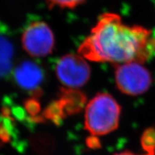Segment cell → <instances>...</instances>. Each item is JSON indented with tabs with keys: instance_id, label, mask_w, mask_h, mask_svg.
<instances>
[{
	"instance_id": "obj_2",
	"label": "cell",
	"mask_w": 155,
	"mask_h": 155,
	"mask_svg": "<svg viewBox=\"0 0 155 155\" xmlns=\"http://www.w3.org/2000/svg\"><path fill=\"white\" fill-rule=\"evenodd\" d=\"M121 106L111 95L98 93L87 104L85 128L93 136H103L119 127Z\"/></svg>"
},
{
	"instance_id": "obj_12",
	"label": "cell",
	"mask_w": 155,
	"mask_h": 155,
	"mask_svg": "<svg viewBox=\"0 0 155 155\" xmlns=\"http://www.w3.org/2000/svg\"><path fill=\"white\" fill-rule=\"evenodd\" d=\"M88 145L91 147H92V148H97V147H98V146L100 145V143L98 139L95 138V137H93L91 141V142H88Z\"/></svg>"
},
{
	"instance_id": "obj_6",
	"label": "cell",
	"mask_w": 155,
	"mask_h": 155,
	"mask_svg": "<svg viewBox=\"0 0 155 155\" xmlns=\"http://www.w3.org/2000/svg\"><path fill=\"white\" fill-rule=\"evenodd\" d=\"M86 102L84 94L77 89L61 88L60 97L46 108L44 116L58 124L66 116L78 113Z\"/></svg>"
},
{
	"instance_id": "obj_5",
	"label": "cell",
	"mask_w": 155,
	"mask_h": 155,
	"mask_svg": "<svg viewBox=\"0 0 155 155\" xmlns=\"http://www.w3.org/2000/svg\"><path fill=\"white\" fill-rule=\"evenodd\" d=\"M55 73L66 88L77 89L86 85L91 77V68L81 55L67 54L58 60Z\"/></svg>"
},
{
	"instance_id": "obj_11",
	"label": "cell",
	"mask_w": 155,
	"mask_h": 155,
	"mask_svg": "<svg viewBox=\"0 0 155 155\" xmlns=\"http://www.w3.org/2000/svg\"><path fill=\"white\" fill-rule=\"evenodd\" d=\"M114 155H139V154H134L133 152H129V151H126V152H122L120 153H117V154H115ZM140 155H155V153L154 152H146L145 154H140Z\"/></svg>"
},
{
	"instance_id": "obj_10",
	"label": "cell",
	"mask_w": 155,
	"mask_h": 155,
	"mask_svg": "<svg viewBox=\"0 0 155 155\" xmlns=\"http://www.w3.org/2000/svg\"><path fill=\"white\" fill-rule=\"evenodd\" d=\"M86 1V0H46V2L50 9H53L56 7L61 9H74Z\"/></svg>"
},
{
	"instance_id": "obj_8",
	"label": "cell",
	"mask_w": 155,
	"mask_h": 155,
	"mask_svg": "<svg viewBox=\"0 0 155 155\" xmlns=\"http://www.w3.org/2000/svg\"><path fill=\"white\" fill-rule=\"evenodd\" d=\"M13 55L12 42L5 37L0 36V78L5 76L10 71Z\"/></svg>"
},
{
	"instance_id": "obj_7",
	"label": "cell",
	"mask_w": 155,
	"mask_h": 155,
	"mask_svg": "<svg viewBox=\"0 0 155 155\" xmlns=\"http://www.w3.org/2000/svg\"><path fill=\"white\" fill-rule=\"evenodd\" d=\"M14 78L22 88L35 91L44 80V73L38 64L31 61H24L15 67Z\"/></svg>"
},
{
	"instance_id": "obj_9",
	"label": "cell",
	"mask_w": 155,
	"mask_h": 155,
	"mask_svg": "<svg viewBox=\"0 0 155 155\" xmlns=\"http://www.w3.org/2000/svg\"><path fill=\"white\" fill-rule=\"evenodd\" d=\"M141 144L146 152L155 153V129H147L143 133L141 139Z\"/></svg>"
},
{
	"instance_id": "obj_4",
	"label": "cell",
	"mask_w": 155,
	"mask_h": 155,
	"mask_svg": "<svg viewBox=\"0 0 155 155\" xmlns=\"http://www.w3.org/2000/svg\"><path fill=\"white\" fill-rule=\"evenodd\" d=\"M21 41L25 51L34 58L49 55L55 48L53 30L43 21L31 22L23 31Z\"/></svg>"
},
{
	"instance_id": "obj_1",
	"label": "cell",
	"mask_w": 155,
	"mask_h": 155,
	"mask_svg": "<svg viewBox=\"0 0 155 155\" xmlns=\"http://www.w3.org/2000/svg\"><path fill=\"white\" fill-rule=\"evenodd\" d=\"M78 51L85 59L98 63L142 64L155 53V39L150 30L124 24L119 15L107 12L98 17Z\"/></svg>"
},
{
	"instance_id": "obj_3",
	"label": "cell",
	"mask_w": 155,
	"mask_h": 155,
	"mask_svg": "<svg viewBox=\"0 0 155 155\" xmlns=\"http://www.w3.org/2000/svg\"><path fill=\"white\" fill-rule=\"evenodd\" d=\"M115 81L120 91L129 96H138L147 92L152 83V75L138 62L115 65Z\"/></svg>"
}]
</instances>
